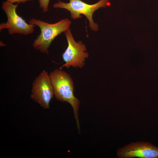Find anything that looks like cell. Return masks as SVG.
<instances>
[{
  "mask_svg": "<svg viewBox=\"0 0 158 158\" xmlns=\"http://www.w3.org/2000/svg\"><path fill=\"white\" fill-rule=\"evenodd\" d=\"M54 96L58 100L67 102L72 106L74 115L80 133L78 111L80 102L73 94L74 83L70 75L61 69H56L49 74Z\"/></svg>",
  "mask_w": 158,
  "mask_h": 158,
  "instance_id": "cell-1",
  "label": "cell"
},
{
  "mask_svg": "<svg viewBox=\"0 0 158 158\" xmlns=\"http://www.w3.org/2000/svg\"><path fill=\"white\" fill-rule=\"evenodd\" d=\"M29 23L38 26L40 30V34L37 37L33 43V47L42 53L48 54V49L52 42L58 35L69 28L71 22L66 18L51 24L32 18Z\"/></svg>",
  "mask_w": 158,
  "mask_h": 158,
  "instance_id": "cell-2",
  "label": "cell"
},
{
  "mask_svg": "<svg viewBox=\"0 0 158 158\" xmlns=\"http://www.w3.org/2000/svg\"><path fill=\"white\" fill-rule=\"evenodd\" d=\"M68 3L60 1L54 3L53 7L54 8L65 9L69 11L71 17L73 19L82 17L81 14L84 15L88 20L89 27L94 31L98 30V24L95 23L92 19L94 12L100 8H105L110 5L109 0H100L92 4H88L81 0H69Z\"/></svg>",
  "mask_w": 158,
  "mask_h": 158,
  "instance_id": "cell-3",
  "label": "cell"
},
{
  "mask_svg": "<svg viewBox=\"0 0 158 158\" xmlns=\"http://www.w3.org/2000/svg\"><path fill=\"white\" fill-rule=\"evenodd\" d=\"M18 4H14L6 1L2 3L1 8L6 14L7 21L0 24V31L4 29L8 30L11 35L18 33L27 35L32 33L36 26L27 23L16 12Z\"/></svg>",
  "mask_w": 158,
  "mask_h": 158,
  "instance_id": "cell-4",
  "label": "cell"
},
{
  "mask_svg": "<svg viewBox=\"0 0 158 158\" xmlns=\"http://www.w3.org/2000/svg\"><path fill=\"white\" fill-rule=\"evenodd\" d=\"M68 43V47L62 54V58L65 63L59 69L71 66L82 68L85 65V59L88 57L85 45L81 41L76 42L74 39L70 28L64 32Z\"/></svg>",
  "mask_w": 158,
  "mask_h": 158,
  "instance_id": "cell-5",
  "label": "cell"
},
{
  "mask_svg": "<svg viewBox=\"0 0 158 158\" xmlns=\"http://www.w3.org/2000/svg\"><path fill=\"white\" fill-rule=\"evenodd\" d=\"M30 97L44 109L49 108V103L54 95L49 74L43 70L37 76L32 84Z\"/></svg>",
  "mask_w": 158,
  "mask_h": 158,
  "instance_id": "cell-6",
  "label": "cell"
},
{
  "mask_svg": "<svg viewBox=\"0 0 158 158\" xmlns=\"http://www.w3.org/2000/svg\"><path fill=\"white\" fill-rule=\"evenodd\" d=\"M117 154L120 158H158V147L148 142H133L119 149Z\"/></svg>",
  "mask_w": 158,
  "mask_h": 158,
  "instance_id": "cell-7",
  "label": "cell"
},
{
  "mask_svg": "<svg viewBox=\"0 0 158 158\" xmlns=\"http://www.w3.org/2000/svg\"><path fill=\"white\" fill-rule=\"evenodd\" d=\"M40 8L44 13L48 11L50 0H38Z\"/></svg>",
  "mask_w": 158,
  "mask_h": 158,
  "instance_id": "cell-8",
  "label": "cell"
},
{
  "mask_svg": "<svg viewBox=\"0 0 158 158\" xmlns=\"http://www.w3.org/2000/svg\"><path fill=\"white\" fill-rule=\"evenodd\" d=\"M33 0H6V1L13 4L16 3L18 4L20 3H23L28 1Z\"/></svg>",
  "mask_w": 158,
  "mask_h": 158,
  "instance_id": "cell-9",
  "label": "cell"
}]
</instances>
